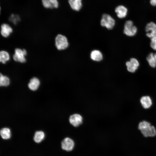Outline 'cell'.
<instances>
[{"instance_id":"14","label":"cell","mask_w":156,"mask_h":156,"mask_svg":"<svg viewBox=\"0 0 156 156\" xmlns=\"http://www.w3.org/2000/svg\"><path fill=\"white\" fill-rule=\"evenodd\" d=\"M68 2L70 8L74 10L79 11L82 8V0H68Z\"/></svg>"},{"instance_id":"21","label":"cell","mask_w":156,"mask_h":156,"mask_svg":"<svg viewBox=\"0 0 156 156\" xmlns=\"http://www.w3.org/2000/svg\"><path fill=\"white\" fill-rule=\"evenodd\" d=\"M10 83L9 78L5 76L0 74V85L1 86H7Z\"/></svg>"},{"instance_id":"23","label":"cell","mask_w":156,"mask_h":156,"mask_svg":"<svg viewBox=\"0 0 156 156\" xmlns=\"http://www.w3.org/2000/svg\"><path fill=\"white\" fill-rule=\"evenodd\" d=\"M10 20L14 24H15L18 21L19 19L18 18H16L14 15H12L11 16Z\"/></svg>"},{"instance_id":"10","label":"cell","mask_w":156,"mask_h":156,"mask_svg":"<svg viewBox=\"0 0 156 156\" xmlns=\"http://www.w3.org/2000/svg\"><path fill=\"white\" fill-rule=\"evenodd\" d=\"M115 11L118 18H122L127 15L128 10L127 8L124 5H119L116 7Z\"/></svg>"},{"instance_id":"11","label":"cell","mask_w":156,"mask_h":156,"mask_svg":"<svg viewBox=\"0 0 156 156\" xmlns=\"http://www.w3.org/2000/svg\"><path fill=\"white\" fill-rule=\"evenodd\" d=\"M46 134L44 131L42 130L36 131L34 133L33 140L36 143H41L45 139Z\"/></svg>"},{"instance_id":"4","label":"cell","mask_w":156,"mask_h":156,"mask_svg":"<svg viewBox=\"0 0 156 156\" xmlns=\"http://www.w3.org/2000/svg\"><path fill=\"white\" fill-rule=\"evenodd\" d=\"M137 27L130 20L126 21L125 23L123 32L126 35L129 36H134L136 33Z\"/></svg>"},{"instance_id":"17","label":"cell","mask_w":156,"mask_h":156,"mask_svg":"<svg viewBox=\"0 0 156 156\" xmlns=\"http://www.w3.org/2000/svg\"><path fill=\"white\" fill-rule=\"evenodd\" d=\"M90 57L93 60L99 62L103 58V55L101 52L99 50H94L92 51L90 54Z\"/></svg>"},{"instance_id":"5","label":"cell","mask_w":156,"mask_h":156,"mask_svg":"<svg viewBox=\"0 0 156 156\" xmlns=\"http://www.w3.org/2000/svg\"><path fill=\"white\" fill-rule=\"evenodd\" d=\"M14 52L13 58L15 61L22 63L25 62L26 60L25 56L27 54V52L26 50L16 48L15 49Z\"/></svg>"},{"instance_id":"2","label":"cell","mask_w":156,"mask_h":156,"mask_svg":"<svg viewBox=\"0 0 156 156\" xmlns=\"http://www.w3.org/2000/svg\"><path fill=\"white\" fill-rule=\"evenodd\" d=\"M115 24L114 19L110 15L107 14L102 15L100 21V24L102 26L111 29L113 28Z\"/></svg>"},{"instance_id":"7","label":"cell","mask_w":156,"mask_h":156,"mask_svg":"<svg viewBox=\"0 0 156 156\" xmlns=\"http://www.w3.org/2000/svg\"><path fill=\"white\" fill-rule=\"evenodd\" d=\"M127 69L128 71L131 73H134L138 69L139 63L138 61L135 58H132L129 61L126 63Z\"/></svg>"},{"instance_id":"16","label":"cell","mask_w":156,"mask_h":156,"mask_svg":"<svg viewBox=\"0 0 156 156\" xmlns=\"http://www.w3.org/2000/svg\"><path fill=\"white\" fill-rule=\"evenodd\" d=\"M140 102L142 107L145 109L149 108L152 104V101L151 97L148 96H142L140 99Z\"/></svg>"},{"instance_id":"6","label":"cell","mask_w":156,"mask_h":156,"mask_svg":"<svg viewBox=\"0 0 156 156\" xmlns=\"http://www.w3.org/2000/svg\"><path fill=\"white\" fill-rule=\"evenodd\" d=\"M74 145L73 140L68 137L64 138L61 142L62 149L66 151H71L74 148Z\"/></svg>"},{"instance_id":"3","label":"cell","mask_w":156,"mask_h":156,"mask_svg":"<svg viewBox=\"0 0 156 156\" xmlns=\"http://www.w3.org/2000/svg\"><path fill=\"white\" fill-rule=\"evenodd\" d=\"M55 45L57 49L63 50L66 49L68 46V42L66 37L62 34H59L55 38Z\"/></svg>"},{"instance_id":"1","label":"cell","mask_w":156,"mask_h":156,"mask_svg":"<svg viewBox=\"0 0 156 156\" xmlns=\"http://www.w3.org/2000/svg\"><path fill=\"white\" fill-rule=\"evenodd\" d=\"M138 128L145 137H153L156 135V129L151 123L146 121H143L139 124Z\"/></svg>"},{"instance_id":"20","label":"cell","mask_w":156,"mask_h":156,"mask_svg":"<svg viewBox=\"0 0 156 156\" xmlns=\"http://www.w3.org/2000/svg\"><path fill=\"white\" fill-rule=\"evenodd\" d=\"M10 59L9 53L5 51H1L0 52V61L3 64H5Z\"/></svg>"},{"instance_id":"9","label":"cell","mask_w":156,"mask_h":156,"mask_svg":"<svg viewBox=\"0 0 156 156\" xmlns=\"http://www.w3.org/2000/svg\"><path fill=\"white\" fill-rule=\"evenodd\" d=\"M146 36L150 38L156 36V24L153 22L148 23L145 27Z\"/></svg>"},{"instance_id":"8","label":"cell","mask_w":156,"mask_h":156,"mask_svg":"<svg viewBox=\"0 0 156 156\" xmlns=\"http://www.w3.org/2000/svg\"><path fill=\"white\" fill-rule=\"evenodd\" d=\"M83 118L79 114H75L71 115L69 118L70 123L75 127H77L81 124L83 122Z\"/></svg>"},{"instance_id":"18","label":"cell","mask_w":156,"mask_h":156,"mask_svg":"<svg viewBox=\"0 0 156 156\" xmlns=\"http://www.w3.org/2000/svg\"><path fill=\"white\" fill-rule=\"evenodd\" d=\"M40 82L36 77H34L30 80L28 84V86L30 89L33 91L37 90L40 85Z\"/></svg>"},{"instance_id":"22","label":"cell","mask_w":156,"mask_h":156,"mask_svg":"<svg viewBox=\"0 0 156 156\" xmlns=\"http://www.w3.org/2000/svg\"><path fill=\"white\" fill-rule=\"evenodd\" d=\"M150 46L152 49L156 50V36L151 38Z\"/></svg>"},{"instance_id":"13","label":"cell","mask_w":156,"mask_h":156,"mask_svg":"<svg viewBox=\"0 0 156 156\" xmlns=\"http://www.w3.org/2000/svg\"><path fill=\"white\" fill-rule=\"evenodd\" d=\"M1 138L4 140L10 139L12 136V132L10 129L8 127H3L0 131Z\"/></svg>"},{"instance_id":"15","label":"cell","mask_w":156,"mask_h":156,"mask_svg":"<svg viewBox=\"0 0 156 156\" xmlns=\"http://www.w3.org/2000/svg\"><path fill=\"white\" fill-rule=\"evenodd\" d=\"M12 31V28L7 24H3L1 26V34L4 37L6 38L9 36Z\"/></svg>"},{"instance_id":"12","label":"cell","mask_w":156,"mask_h":156,"mask_svg":"<svg viewBox=\"0 0 156 156\" xmlns=\"http://www.w3.org/2000/svg\"><path fill=\"white\" fill-rule=\"evenodd\" d=\"M42 5L45 8H57L59 5L57 0H42Z\"/></svg>"},{"instance_id":"24","label":"cell","mask_w":156,"mask_h":156,"mask_svg":"<svg viewBox=\"0 0 156 156\" xmlns=\"http://www.w3.org/2000/svg\"><path fill=\"white\" fill-rule=\"evenodd\" d=\"M150 3L153 6H156V0H150Z\"/></svg>"},{"instance_id":"19","label":"cell","mask_w":156,"mask_h":156,"mask_svg":"<svg viewBox=\"0 0 156 156\" xmlns=\"http://www.w3.org/2000/svg\"><path fill=\"white\" fill-rule=\"evenodd\" d=\"M146 60L151 67L153 68L156 67V53H150L147 56Z\"/></svg>"}]
</instances>
